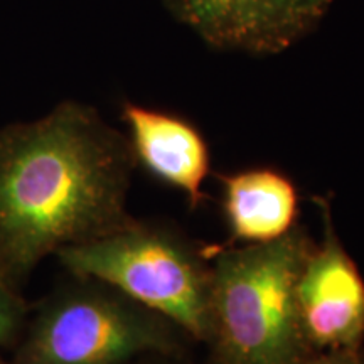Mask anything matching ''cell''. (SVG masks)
<instances>
[{"mask_svg": "<svg viewBox=\"0 0 364 364\" xmlns=\"http://www.w3.org/2000/svg\"><path fill=\"white\" fill-rule=\"evenodd\" d=\"M135 166L130 140L81 103L0 129V280L129 226Z\"/></svg>", "mask_w": 364, "mask_h": 364, "instance_id": "cell-1", "label": "cell"}, {"mask_svg": "<svg viewBox=\"0 0 364 364\" xmlns=\"http://www.w3.org/2000/svg\"><path fill=\"white\" fill-rule=\"evenodd\" d=\"M314 241L302 225L262 245L211 248L213 364H297L314 353L304 336L297 284Z\"/></svg>", "mask_w": 364, "mask_h": 364, "instance_id": "cell-2", "label": "cell"}, {"mask_svg": "<svg viewBox=\"0 0 364 364\" xmlns=\"http://www.w3.org/2000/svg\"><path fill=\"white\" fill-rule=\"evenodd\" d=\"M71 275L91 277L171 318L194 343H208L211 248L164 223L134 220L124 230L56 253Z\"/></svg>", "mask_w": 364, "mask_h": 364, "instance_id": "cell-3", "label": "cell"}, {"mask_svg": "<svg viewBox=\"0 0 364 364\" xmlns=\"http://www.w3.org/2000/svg\"><path fill=\"white\" fill-rule=\"evenodd\" d=\"M75 277L41 304L16 364H130L191 353L171 318L91 277Z\"/></svg>", "mask_w": 364, "mask_h": 364, "instance_id": "cell-4", "label": "cell"}, {"mask_svg": "<svg viewBox=\"0 0 364 364\" xmlns=\"http://www.w3.org/2000/svg\"><path fill=\"white\" fill-rule=\"evenodd\" d=\"M322 238L314 243L297 284L304 336L314 353L358 349L364 343V279L336 233L331 201L316 196Z\"/></svg>", "mask_w": 364, "mask_h": 364, "instance_id": "cell-5", "label": "cell"}, {"mask_svg": "<svg viewBox=\"0 0 364 364\" xmlns=\"http://www.w3.org/2000/svg\"><path fill=\"white\" fill-rule=\"evenodd\" d=\"M135 162L154 179L186 196L191 209L206 201L204 182L211 174V154L201 132L184 118L125 103Z\"/></svg>", "mask_w": 364, "mask_h": 364, "instance_id": "cell-6", "label": "cell"}, {"mask_svg": "<svg viewBox=\"0 0 364 364\" xmlns=\"http://www.w3.org/2000/svg\"><path fill=\"white\" fill-rule=\"evenodd\" d=\"M228 245H262L284 238L299 225L300 196L295 182L273 167L218 176Z\"/></svg>", "mask_w": 364, "mask_h": 364, "instance_id": "cell-7", "label": "cell"}, {"mask_svg": "<svg viewBox=\"0 0 364 364\" xmlns=\"http://www.w3.org/2000/svg\"><path fill=\"white\" fill-rule=\"evenodd\" d=\"M177 16L218 48L272 53L287 46L260 0H169Z\"/></svg>", "mask_w": 364, "mask_h": 364, "instance_id": "cell-8", "label": "cell"}, {"mask_svg": "<svg viewBox=\"0 0 364 364\" xmlns=\"http://www.w3.org/2000/svg\"><path fill=\"white\" fill-rule=\"evenodd\" d=\"M331 0H260L287 44L324 14Z\"/></svg>", "mask_w": 364, "mask_h": 364, "instance_id": "cell-9", "label": "cell"}, {"mask_svg": "<svg viewBox=\"0 0 364 364\" xmlns=\"http://www.w3.org/2000/svg\"><path fill=\"white\" fill-rule=\"evenodd\" d=\"M27 307L12 285L0 280V348L19 334L24 326Z\"/></svg>", "mask_w": 364, "mask_h": 364, "instance_id": "cell-10", "label": "cell"}, {"mask_svg": "<svg viewBox=\"0 0 364 364\" xmlns=\"http://www.w3.org/2000/svg\"><path fill=\"white\" fill-rule=\"evenodd\" d=\"M297 364H364V349H334L312 353Z\"/></svg>", "mask_w": 364, "mask_h": 364, "instance_id": "cell-11", "label": "cell"}, {"mask_svg": "<svg viewBox=\"0 0 364 364\" xmlns=\"http://www.w3.org/2000/svg\"><path fill=\"white\" fill-rule=\"evenodd\" d=\"M130 364H213L211 361H198L191 356V353L184 354H156V356H147Z\"/></svg>", "mask_w": 364, "mask_h": 364, "instance_id": "cell-12", "label": "cell"}, {"mask_svg": "<svg viewBox=\"0 0 364 364\" xmlns=\"http://www.w3.org/2000/svg\"><path fill=\"white\" fill-rule=\"evenodd\" d=\"M0 364H6V363H4V361H2V359H0Z\"/></svg>", "mask_w": 364, "mask_h": 364, "instance_id": "cell-13", "label": "cell"}]
</instances>
